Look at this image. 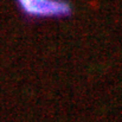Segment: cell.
<instances>
[{
  "label": "cell",
  "instance_id": "6da1fadb",
  "mask_svg": "<svg viewBox=\"0 0 122 122\" xmlns=\"http://www.w3.org/2000/svg\"><path fill=\"white\" fill-rule=\"evenodd\" d=\"M21 13L29 18H66L72 14L68 0H14Z\"/></svg>",
  "mask_w": 122,
  "mask_h": 122
}]
</instances>
